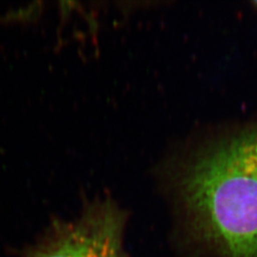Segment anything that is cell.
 I'll return each mask as SVG.
<instances>
[{"label":"cell","mask_w":257,"mask_h":257,"mask_svg":"<svg viewBox=\"0 0 257 257\" xmlns=\"http://www.w3.org/2000/svg\"><path fill=\"white\" fill-rule=\"evenodd\" d=\"M194 230L220 257H257V128L207 149L180 180Z\"/></svg>","instance_id":"1"},{"label":"cell","mask_w":257,"mask_h":257,"mask_svg":"<svg viewBox=\"0 0 257 257\" xmlns=\"http://www.w3.org/2000/svg\"><path fill=\"white\" fill-rule=\"evenodd\" d=\"M124 217L110 202L87 208L75 220L56 223L30 257H126Z\"/></svg>","instance_id":"2"},{"label":"cell","mask_w":257,"mask_h":257,"mask_svg":"<svg viewBox=\"0 0 257 257\" xmlns=\"http://www.w3.org/2000/svg\"><path fill=\"white\" fill-rule=\"evenodd\" d=\"M255 4H256V5H257V2H255Z\"/></svg>","instance_id":"3"}]
</instances>
